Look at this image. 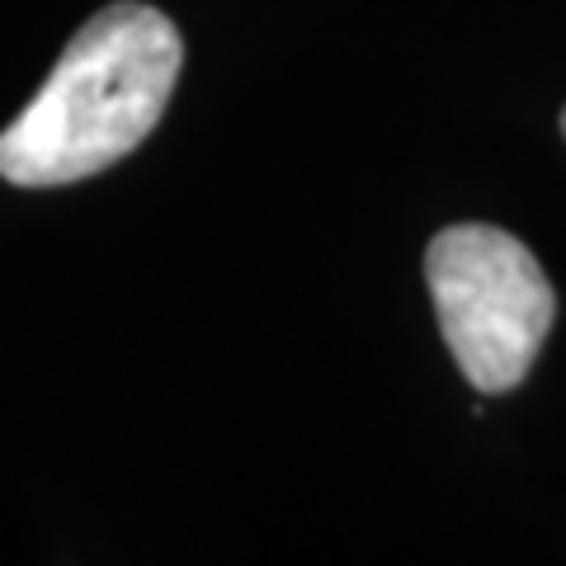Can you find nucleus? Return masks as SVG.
I'll use <instances>...</instances> for the list:
<instances>
[{
	"label": "nucleus",
	"mask_w": 566,
	"mask_h": 566,
	"mask_svg": "<svg viewBox=\"0 0 566 566\" xmlns=\"http://www.w3.org/2000/svg\"><path fill=\"white\" fill-rule=\"evenodd\" d=\"M180 29L156 6L118 0L62 48L43 91L0 133V180L76 185L137 151L180 81Z\"/></svg>",
	"instance_id": "f257e3e1"
},
{
	"label": "nucleus",
	"mask_w": 566,
	"mask_h": 566,
	"mask_svg": "<svg viewBox=\"0 0 566 566\" xmlns=\"http://www.w3.org/2000/svg\"><path fill=\"white\" fill-rule=\"evenodd\" d=\"M424 279L463 378L486 397L520 387L557 316L534 251L491 222H458L430 241Z\"/></svg>",
	"instance_id": "f03ea898"
},
{
	"label": "nucleus",
	"mask_w": 566,
	"mask_h": 566,
	"mask_svg": "<svg viewBox=\"0 0 566 566\" xmlns=\"http://www.w3.org/2000/svg\"><path fill=\"white\" fill-rule=\"evenodd\" d=\"M562 133H566V109H562Z\"/></svg>",
	"instance_id": "7ed1b4c3"
}]
</instances>
